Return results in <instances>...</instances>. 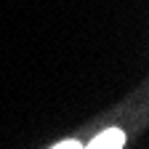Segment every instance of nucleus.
Listing matches in <instances>:
<instances>
[{
	"label": "nucleus",
	"instance_id": "f257e3e1",
	"mask_svg": "<svg viewBox=\"0 0 149 149\" xmlns=\"http://www.w3.org/2000/svg\"><path fill=\"white\" fill-rule=\"evenodd\" d=\"M123 144H125V133L117 130V128H107V130H101V133L91 141L93 149H120Z\"/></svg>",
	"mask_w": 149,
	"mask_h": 149
}]
</instances>
